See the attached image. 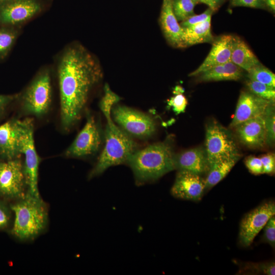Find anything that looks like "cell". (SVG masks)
Returning <instances> with one entry per match:
<instances>
[{
	"mask_svg": "<svg viewBox=\"0 0 275 275\" xmlns=\"http://www.w3.org/2000/svg\"><path fill=\"white\" fill-rule=\"evenodd\" d=\"M197 4L200 3L207 5L213 11L216 10L219 6L221 0H195Z\"/></svg>",
	"mask_w": 275,
	"mask_h": 275,
	"instance_id": "obj_39",
	"label": "cell"
},
{
	"mask_svg": "<svg viewBox=\"0 0 275 275\" xmlns=\"http://www.w3.org/2000/svg\"><path fill=\"white\" fill-rule=\"evenodd\" d=\"M183 92L184 89L182 87L176 86L173 90L174 95L168 100V105L176 115L184 112L187 104V100Z\"/></svg>",
	"mask_w": 275,
	"mask_h": 275,
	"instance_id": "obj_29",
	"label": "cell"
},
{
	"mask_svg": "<svg viewBox=\"0 0 275 275\" xmlns=\"http://www.w3.org/2000/svg\"><path fill=\"white\" fill-rule=\"evenodd\" d=\"M245 164L251 173L254 175L263 174V166L260 157L248 156L245 160Z\"/></svg>",
	"mask_w": 275,
	"mask_h": 275,
	"instance_id": "obj_35",
	"label": "cell"
},
{
	"mask_svg": "<svg viewBox=\"0 0 275 275\" xmlns=\"http://www.w3.org/2000/svg\"><path fill=\"white\" fill-rule=\"evenodd\" d=\"M51 78L45 69L32 81L21 96L22 109L29 115L40 117L48 111L51 102Z\"/></svg>",
	"mask_w": 275,
	"mask_h": 275,
	"instance_id": "obj_6",
	"label": "cell"
},
{
	"mask_svg": "<svg viewBox=\"0 0 275 275\" xmlns=\"http://www.w3.org/2000/svg\"><path fill=\"white\" fill-rule=\"evenodd\" d=\"M14 219L10 232L21 241H32L46 230L48 223L46 203L41 197L28 190L22 198L10 204Z\"/></svg>",
	"mask_w": 275,
	"mask_h": 275,
	"instance_id": "obj_2",
	"label": "cell"
},
{
	"mask_svg": "<svg viewBox=\"0 0 275 275\" xmlns=\"http://www.w3.org/2000/svg\"><path fill=\"white\" fill-rule=\"evenodd\" d=\"M262 240L272 248L275 246V216H272L263 227Z\"/></svg>",
	"mask_w": 275,
	"mask_h": 275,
	"instance_id": "obj_32",
	"label": "cell"
},
{
	"mask_svg": "<svg viewBox=\"0 0 275 275\" xmlns=\"http://www.w3.org/2000/svg\"><path fill=\"white\" fill-rule=\"evenodd\" d=\"M197 4L195 0H172L174 13L178 21H182L194 15Z\"/></svg>",
	"mask_w": 275,
	"mask_h": 275,
	"instance_id": "obj_26",
	"label": "cell"
},
{
	"mask_svg": "<svg viewBox=\"0 0 275 275\" xmlns=\"http://www.w3.org/2000/svg\"><path fill=\"white\" fill-rule=\"evenodd\" d=\"M205 189V179L201 175L179 170L171 189V194L177 198L198 201L201 199Z\"/></svg>",
	"mask_w": 275,
	"mask_h": 275,
	"instance_id": "obj_14",
	"label": "cell"
},
{
	"mask_svg": "<svg viewBox=\"0 0 275 275\" xmlns=\"http://www.w3.org/2000/svg\"><path fill=\"white\" fill-rule=\"evenodd\" d=\"M234 128L238 140L245 146L261 148L266 145V131L263 116L249 119Z\"/></svg>",
	"mask_w": 275,
	"mask_h": 275,
	"instance_id": "obj_17",
	"label": "cell"
},
{
	"mask_svg": "<svg viewBox=\"0 0 275 275\" xmlns=\"http://www.w3.org/2000/svg\"><path fill=\"white\" fill-rule=\"evenodd\" d=\"M12 211L10 205L0 199V230L7 228L11 221Z\"/></svg>",
	"mask_w": 275,
	"mask_h": 275,
	"instance_id": "obj_34",
	"label": "cell"
},
{
	"mask_svg": "<svg viewBox=\"0 0 275 275\" xmlns=\"http://www.w3.org/2000/svg\"><path fill=\"white\" fill-rule=\"evenodd\" d=\"M174 156L170 143L164 141L136 150L127 163L132 170L136 183L142 184L156 180L175 170Z\"/></svg>",
	"mask_w": 275,
	"mask_h": 275,
	"instance_id": "obj_3",
	"label": "cell"
},
{
	"mask_svg": "<svg viewBox=\"0 0 275 275\" xmlns=\"http://www.w3.org/2000/svg\"><path fill=\"white\" fill-rule=\"evenodd\" d=\"M243 270L251 271L255 273L274 275L275 264L274 262L259 263H248L243 268Z\"/></svg>",
	"mask_w": 275,
	"mask_h": 275,
	"instance_id": "obj_31",
	"label": "cell"
},
{
	"mask_svg": "<svg viewBox=\"0 0 275 275\" xmlns=\"http://www.w3.org/2000/svg\"><path fill=\"white\" fill-rule=\"evenodd\" d=\"M104 135V147L89 175V178L101 174L112 166L127 162L129 157L137 150L136 144L113 121L107 123Z\"/></svg>",
	"mask_w": 275,
	"mask_h": 275,
	"instance_id": "obj_4",
	"label": "cell"
},
{
	"mask_svg": "<svg viewBox=\"0 0 275 275\" xmlns=\"http://www.w3.org/2000/svg\"><path fill=\"white\" fill-rule=\"evenodd\" d=\"M17 37L14 30L0 28V57L5 56L13 46Z\"/></svg>",
	"mask_w": 275,
	"mask_h": 275,
	"instance_id": "obj_30",
	"label": "cell"
},
{
	"mask_svg": "<svg viewBox=\"0 0 275 275\" xmlns=\"http://www.w3.org/2000/svg\"><path fill=\"white\" fill-rule=\"evenodd\" d=\"M21 153L24 156V168L28 191L36 197H41L38 189V172L40 158L34 140L33 120L30 119L21 139Z\"/></svg>",
	"mask_w": 275,
	"mask_h": 275,
	"instance_id": "obj_10",
	"label": "cell"
},
{
	"mask_svg": "<svg viewBox=\"0 0 275 275\" xmlns=\"http://www.w3.org/2000/svg\"><path fill=\"white\" fill-rule=\"evenodd\" d=\"M265 5L272 10H275V0H262Z\"/></svg>",
	"mask_w": 275,
	"mask_h": 275,
	"instance_id": "obj_40",
	"label": "cell"
},
{
	"mask_svg": "<svg viewBox=\"0 0 275 275\" xmlns=\"http://www.w3.org/2000/svg\"><path fill=\"white\" fill-rule=\"evenodd\" d=\"M246 85L249 91L253 94L267 100L274 102V88L251 79H249Z\"/></svg>",
	"mask_w": 275,
	"mask_h": 275,
	"instance_id": "obj_28",
	"label": "cell"
},
{
	"mask_svg": "<svg viewBox=\"0 0 275 275\" xmlns=\"http://www.w3.org/2000/svg\"><path fill=\"white\" fill-rule=\"evenodd\" d=\"M104 95L99 103V107L106 119L107 123H111L113 122L111 118L112 106L118 102L121 98L112 91L107 84L104 86Z\"/></svg>",
	"mask_w": 275,
	"mask_h": 275,
	"instance_id": "obj_24",
	"label": "cell"
},
{
	"mask_svg": "<svg viewBox=\"0 0 275 275\" xmlns=\"http://www.w3.org/2000/svg\"><path fill=\"white\" fill-rule=\"evenodd\" d=\"M205 151L209 167L221 160L240 157L231 132L216 121L210 122L206 125Z\"/></svg>",
	"mask_w": 275,
	"mask_h": 275,
	"instance_id": "obj_5",
	"label": "cell"
},
{
	"mask_svg": "<svg viewBox=\"0 0 275 275\" xmlns=\"http://www.w3.org/2000/svg\"><path fill=\"white\" fill-rule=\"evenodd\" d=\"M240 157L224 159L215 162L209 168L205 179V189H209L217 184L229 173Z\"/></svg>",
	"mask_w": 275,
	"mask_h": 275,
	"instance_id": "obj_23",
	"label": "cell"
},
{
	"mask_svg": "<svg viewBox=\"0 0 275 275\" xmlns=\"http://www.w3.org/2000/svg\"><path fill=\"white\" fill-rule=\"evenodd\" d=\"M29 120L14 119L0 125V161L20 157L22 136Z\"/></svg>",
	"mask_w": 275,
	"mask_h": 275,
	"instance_id": "obj_11",
	"label": "cell"
},
{
	"mask_svg": "<svg viewBox=\"0 0 275 275\" xmlns=\"http://www.w3.org/2000/svg\"><path fill=\"white\" fill-rule=\"evenodd\" d=\"M212 12L213 11L210 8H208L201 14L198 15L194 14L186 20L181 21L180 25L183 28L198 24L211 18Z\"/></svg>",
	"mask_w": 275,
	"mask_h": 275,
	"instance_id": "obj_33",
	"label": "cell"
},
{
	"mask_svg": "<svg viewBox=\"0 0 275 275\" xmlns=\"http://www.w3.org/2000/svg\"><path fill=\"white\" fill-rule=\"evenodd\" d=\"M113 109L115 121L129 134L143 138L155 132V122L149 116L125 106L117 105Z\"/></svg>",
	"mask_w": 275,
	"mask_h": 275,
	"instance_id": "obj_8",
	"label": "cell"
},
{
	"mask_svg": "<svg viewBox=\"0 0 275 275\" xmlns=\"http://www.w3.org/2000/svg\"><path fill=\"white\" fill-rule=\"evenodd\" d=\"M230 3L233 6L235 7L262 9L266 6L262 0H230Z\"/></svg>",
	"mask_w": 275,
	"mask_h": 275,
	"instance_id": "obj_37",
	"label": "cell"
},
{
	"mask_svg": "<svg viewBox=\"0 0 275 275\" xmlns=\"http://www.w3.org/2000/svg\"><path fill=\"white\" fill-rule=\"evenodd\" d=\"M17 97V95H0V113Z\"/></svg>",
	"mask_w": 275,
	"mask_h": 275,
	"instance_id": "obj_38",
	"label": "cell"
},
{
	"mask_svg": "<svg viewBox=\"0 0 275 275\" xmlns=\"http://www.w3.org/2000/svg\"><path fill=\"white\" fill-rule=\"evenodd\" d=\"M175 169L186 171L199 175L208 172L209 163L205 149L192 148L174 156Z\"/></svg>",
	"mask_w": 275,
	"mask_h": 275,
	"instance_id": "obj_19",
	"label": "cell"
},
{
	"mask_svg": "<svg viewBox=\"0 0 275 275\" xmlns=\"http://www.w3.org/2000/svg\"><path fill=\"white\" fill-rule=\"evenodd\" d=\"M27 190L23 160L19 157L0 161V197L14 201L23 197Z\"/></svg>",
	"mask_w": 275,
	"mask_h": 275,
	"instance_id": "obj_7",
	"label": "cell"
},
{
	"mask_svg": "<svg viewBox=\"0 0 275 275\" xmlns=\"http://www.w3.org/2000/svg\"><path fill=\"white\" fill-rule=\"evenodd\" d=\"M272 102L259 97L250 91H242L230 127L234 128L249 119L262 116L267 106Z\"/></svg>",
	"mask_w": 275,
	"mask_h": 275,
	"instance_id": "obj_15",
	"label": "cell"
},
{
	"mask_svg": "<svg viewBox=\"0 0 275 275\" xmlns=\"http://www.w3.org/2000/svg\"><path fill=\"white\" fill-rule=\"evenodd\" d=\"M274 215L275 204L272 201L265 202L247 213L240 224V244L243 247L250 246L268 219Z\"/></svg>",
	"mask_w": 275,
	"mask_h": 275,
	"instance_id": "obj_9",
	"label": "cell"
},
{
	"mask_svg": "<svg viewBox=\"0 0 275 275\" xmlns=\"http://www.w3.org/2000/svg\"><path fill=\"white\" fill-rule=\"evenodd\" d=\"M247 72V76L249 79L256 80L275 88L274 74L261 64L252 68Z\"/></svg>",
	"mask_w": 275,
	"mask_h": 275,
	"instance_id": "obj_25",
	"label": "cell"
},
{
	"mask_svg": "<svg viewBox=\"0 0 275 275\" xmlns=\"http://www.w3.org/2000/svg\"><path fill=\"white\" fill-rule=\"evenodd\" d=\"M211 20L187 28L183 30L182 40L184 47L203 43H212L214 38L211 29Z\"/></svg>",
	"mask_w": 275,
	"mask_h": 275,
	"instance_id": "obj_22",
	"label": "cell"
},
{
	"mask_svg": "<svg viewBox=\"0 0 275 275\" xmlns=\"http://www.w3.org/2000/svg\"><path fill=\"white\" fill-rule=\"evenodd\" d=\"M60 115L63 128L68 129L80 118L92 89L103 73L96 58L79 43L66 47L58 65Z\"/></svg>",
	"mask_w": 275,
	"mask_h": 275,
	"instance_id": "obj_1",
	"label": "cell"
},
{
	"mask_svg": "<svg viewBox=\"0 0 275 275\" xmlns=\"http://www.w3.org/2000/svg\"><path fill=\"white\" fill-rule=\"evenodd\" d=\"M263 166V174H272L275 171V155L268 153L260 157Z\"/></svg>",
	"mask_w": 275,
	"mask_h": 275,
	"instance_id": "obj_36",
	"label": "cell"
},
{
	"mask_svg": "<svg viewBox=\"0 0 275 275\" xmlns=\"http://www.w3.org/2000/svg\"><path fill=\"white\" fill-rule=\"evenodd\" d=\"M230 61L246 72L261 64L248 44L237 36L234 38Z\"/></svg>",
	"mask_w": 275,
	"mask_h": 275,
	"instance_id": "obj_21",
	"label": "cell"
},
{
	"mask_svg": "<svg viewBox=\"0 0 275 275\" xmlns=\"http://www.w3.org/2000/svg\"><path fill=\"white\" fill-rule=\"evenodd\" d=\"M101 143L98 126L91 115H88L86 123L74 141L65 152L70 157H82L95 153Z\"/></svg>",
	"mask_w": 275,
	"mask_h": 275,
	"instance_id": "obj_12",
	"label": "cell"
},
{
	"mask_svg": "<svg viewBox=\"0 0 275 275\" xmlns=\"http://www.w3.org/2000/svg\"><path fill=\"white\" fill-rule=\"evenodd\" d=\"M243 71L241 68L229 61L214 66L197 76L199 81L237 80L242 77Z\"/></svg>",
	"mask_w": 275,
	"mask_h": 275,
	"instance_id": "obj_20",
	"label": "cell"
},
{
	"mask_svg": "<svg viewBox=\"0 0 275 275\" xmlns=\"http://www.w3.org/2000/svg\"><path fill=\"white\" fill-rule=\"evenodd\" d=\"M174 13L172 0H163L159 23L167 42L173 47L184 48L183 30Z\"/></svg>",
	"mask_w": 275,
	"mask_h": 275,
	"instance_id": "obj_18",
	"label": "cell"
},
{
	"mask_svg": "<svg viewBox=\"0 0 275 275\" xmlns=\"http://www.w3.org/2000/svg\"><path fill=\"white\" fill-rule=\"evenodd\" d=\"M234 38L231 35H223L214 38L210 52L204 61L189 76H197L214 66L230 61Z\"/></svg>",
	"mask_w": 275,
	"mask_h": 275,
	"instance_id": "obj_16",
	"label": "cell"
},
{
	"mask_svg": "<svg viewBox=\"0 0 275 275\" xmlns=\"http://www.w3.org/2000/svg\"><path fill=\"white\" fill-rule=\"evenodd\" d=\"M274 102L267 106L263 115L266 131V145L272 146L275 140V109Z\"/></svg>",
	"mask_w": 275,
	"mask_h": 275,
	"instance_id": "obj_27",
	"label": "cell"
},
{
	"mask_svg": "<svg viewBox=\"0 0 275 275\" xmlns=\"http://www.w3.org/2000/svg\"><path fill=\"white\" fill-rule=\"evenodd\" d=\"M8 1H9V0H0V4H2L3 3H5V2H6Z\"/></svg>",
	"mask_w": 275,
	"mask_h": 275,
	"instance_id": "obj_41",
	"label": "cell"
},
{
	"mask_svg": "<svg viewBox=\"0 0 275 275\" xmlns=\"http://www.w3.org/2000/svg\"><path fill=\"white\" fill-rule=\"evenodd\" d=\"M41 9L35 0H9L0 4V23L15 25L23 23Z\"/></svg>",
	"mask_w": 275,
	"mask_h": 275,
	"instance_id": "obj_13",
	"label": "cell"
}]
</instances>
